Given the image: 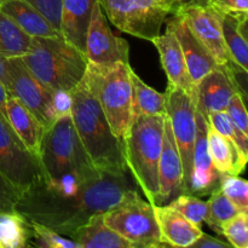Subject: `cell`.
Listing matches in <instances>:
<instances>
[{
  "instance_id": "35",
  "label": "cell",
  "mask_w": 248,
  "mask_h": 248,
  "mask_svg": "<svg viewBox=\"0 0 248 248\" xmlns=\"http://www.w3.org/2000/svg\"><path fill=\"white\" fill-rule=\"evenodd\" d=\"M228 116L230 118L235 127L244 136L248 137V119L245 101L239 93H235L230 101L229 106L225 109Z\"/></svg>"
},
{
  "instance_id": "15",
  "label": "cell",
  "mask_w": 248,
  "mask_h": 248,
  "mask_svg": "<svg viewBox=\"0 0 248 248\" xmlns=\"http://www.w3.org/2000/svg\"><path fill=\"white\" fill-rule=\"evenodd\" d=\"M196 138L194 147L193 174H191L190 194L206 196L219 188L220 174L213 166L207 147V119L196 108Z\"/></svg>"
},
{
  "instance_id": "43",
  "label": "cell",
  "mask_w": 248,
  "mask_h": 248,
  "mask_svg": "<svg viewBox=\"0 0 248 248\" xmlns=\"http://www.w3.org/2000/svg\"><path fill=\"white\" fill-rule=\"evenodd\" d=\"M211 0H181L179 2V7L181 6H186V5H202V4H208Z\"/></svg>"
},
{
  "instance_id": "41",
  "label": "cell",
  "mask_w": 248,
  "mask_h": 248,
  "mask_svg": "<svg viewBox=\"0 0 248 248\" xmlns=\"http://www.w3.org/2000/svg\"><path fill=\"white\" fill-rule=\"evenodd\" d=\"M0 80L2 84L9 87V70H7V58L0 55ZM9 91V90H7Z\"/></svg>"
},
{
  "instance_id": "13",
  "label": "cell",
  "mask_w": 248,
  "mask_h": 248,
  "mask_svg": "<svg viewBox=\"0 0 248 248\" xmlns=\"http://www.w3.org/2000/svg\"><path fill=\"white\" fill-rule=\"evenodd\" d=\"M177 11L186 17L193 33L210 51L218 65L227 64L230 58L223 38V12L216 9L211 2L181 6Z\"/></svg>"
},
{
  "instance_id": "20",
  "label": "cell",
  "mask_w": 248,
  "mask_h": 248,
  "mask_svg": "<svg viewBox=\"0 0 248 248\" xmlns=\"http://www.w3.org/2000/svg\"><path fill=\"white\" fill-rule=\"evenodd\" d=\"M6 120L27 149L39 157L45 127L36 116L16 97L10 96L5 106ZM40 159V157H39Z\"/></svg>"
},
{
  "instance_id": "44",
  "label": "cell",
  "mask_w": 248,
  "mask_h": 248,
  "mask_svg": "<svg viewBox=\"0 0 248 248\" xmlns=\"http://www.w3.org/2000/svg\"><path fill=\"white\" fill-rule=\"evenodd\" d=\"M4 1H5V0H0V7H1V5L4 4Z\"/></svg>"
},
{
  "instance_id": "11",
  "label": "cell",
  "mask_w": 248,
  "mask_h": 248,
  "mask_svg": "<svg viewBox=\"0 0 248 248\" xmlns=\"http://www.w3.org/2000/svg\"><path fill=\"white\" fill-rule=\"evenodd\" d=\"M9 93L21 101L41 125L50 127L56 120L52 110V90L38 79L21 57L7 58Z\"/></svg>"
},
{
  "instance_id": "8",
  "label": "cell",
  "mask_w": 248,
  "mask_h": 248,
  "mask_svg": "<svg viewBox=\"0 0 248 248\" xmlns=\"http://www.w3.org/2000/svg\"><path fill=\"white\" fill-rule=\"evenodd\" d=\"M103 220L111 230L127 240L133 248H160L161 241L154 206L132 190L123 201L103 213Z\"/></svg>"
},
{
  "instance_id": "40",
  "label": "cell",
  "mask_w": 248,
  "mask_h": 248,
  "mask_svg": "<svg viewBox=\"0 0 248 248\" xmlns=\"http://www.w3.org/2000/svg\"><path fill=\"white\" fill-rule=\"evenodd\" d=\"M191 248H229V242H224L219 239L210 236L202 232L201 236L190 246Z\"/></svg>"
},
{
  "instance_id": "24",
  "label": "cell",
  "mask_w": 248,
  "mask_h": 248,
  "mask_svg": "<svg viewBox=\"0 0 248 248\" xmlns=\"http://www.w3.org/2000/svg\"><path fill=\"white\" fill-rule=\"evenodd\" d=\"M207 147L213 166L219 174L239 176L246 167L247 157L232 140L216 132L210 125L207 127Z\"/></svg>"
},
{
  "instance_id": "5",
  "label": "cell",
  "mask_w": 248,
  "mask_h": 248,
  "mask_svg": "<svg viewBox=\"0 0 248 248\" xmlns=\"http://www.w3.org/2000/svg\"><path fill=\"white\" fill-rule=\"evenodd\" d=\"M130 63H87L89 80L114 135L124 140L133 121L132 82Z\"/></svg>"
},
{
  "instance_id": "27",
  "label": "cell",
  "mask_w": 248,
  "mask_h": 248,
  "mask_svg": "<svg viewBox=\"0 0 248 248\" xmlns=\"http://www.w3.org/2000/svg\"><path fill=\"white\" fill-rule=\"evenodd\" d=\"M31 43V36L0 11V55L6 58L22 57L29 51Z\"/></svg>"
},
{
  "instance_id": "33",
  "label": "cell",
  "mask_w": 248,
  "mask_h": 248,
  "mask_svg": "<svg viewBox=\"0 0 248 248\" xmlns=\"http://www.w3.org/2000/svg\"><path fill=\"white\" fill-rule=\"evenodd\" d=\"M220 235L225 237L230 246L235 248L248 247V215L240 212L224 223L220 228Z\"/></svg>"
},
{
  "instance_id": "32",
  "label": "cell",
  "mask_w": 248,
  "mask_h": 248,
  "mask_svg": "<svg viewBox=\"0 0 248 248\" xmlns=\"http://www.w3.org/2000/svg\"><path fill=\"white\" fill-rule=\"evenodd\" d=\"M219 189L242 212L248 211V183L234 174H220Z\"/></svg>"
},
{
  "instance_id": "2",
  "label": "cell",
  "mask_w": 248,
  "mask_h": 248,
  "mask_svg": "<svg viewBox=\"0 0 248 248\" xmlns=\"http://www.w3.org/2000/svg\"><path fill=\"white\" fill-rule=\"evenodd\" d=\"M70 116L92 164L99 170L127 171L123 142L111 131L98 99L85 75L70 91Z\"/></svg>"
},
{
  "instance_id": "9",
  "label": "cell",
  "mask_w": 248,
  "mask_h": 248,
  "mask_svg": "<svg viewBox=\"0 0 248 248\" xmlns=\"http://www.w3.org/2000/svg\"><path fill=\"white\" fill-rule=\"evenodd\" d=\"M164 94L166 115L171 124L174 142L183 166V194H190L196 138L195 94L191 96L171 84H169Z\"/></svg>"
},
{
  "instance_id": "7",
  "label": "cell",
  "mask_w": 248,
  "mask_h": 248,
  "mask_svg": "<svg viewBox=\"0 0 248 248\" xmlns=\"http://www.w3.org/2000/svg\"><path fill=\"white\" fill-rule=\"evenodd\" d=\"M107 19L119 31L152 40L179 7L181 0H98Z\"/></svg>"
},
{
  "instance_id": "36",
  "label": "cell",
  "mask_w": 248,
  "mask_h": 248,
  "mask_svg": "<svg viewBox=\"0 0 248 248\" xmlns=\"http://www.w3.org/2000/svg\"><path fill=\"white\" fill-rule=\"evenodd\" d=\"M38 9L57 31H61L62 24V0H26Z\"/></svg>"
},
{
  "instance_id": "29",
  "label": "cell",
  "mask_w": 248,
  "mask_h": 248,
  "mask_svg": "<svg viewBox=\"0 0 248 248\" xmlns=\"http://www.w3.org/2000/svg\"><path fill=\"white\" fill-rule=\"evenodd\" d=\"M207 203L208 217L206 223L218 234H220V228L227 220L236 216L237 213L242 212L223 194L219 188L210 194V200L207 201Z\"/></svg>"
},
{
  "instance_id": "31",
  "label": "cell",
  "mask_w": 248,
  "mask_h": 248,
  "mask_svg": "<svg viewBox=\"0 0 248 248\" xmlns=\"http://www.w3.org/2000/svg\"><path fill=\"white\" fill-rule=\"evenodd\" d=\"M207 123L216 132L232 140L244 156L248 159V137L242 135L234 126L227 111H216L207 115Z\"/></svg>"
},
{
  "instance_id": "19",
  "label": "cell",
  "mask_w": 248,
  "mask_h": 248,
  "mask_svg": "<svg viewBox=\"0 0 248 248\" xmlns=\"http://www.w3.org/2000/svg\"><path fill=\"white\" fill-rule=\"evenodd\" d=\"M154 206L155 218L159 225L161 241L171 247H190L202 234V228L190 220L169 205Z\"/></svg>"
},
{
  "instance_id": "3",
  "label": "cell",
  "mask_w": 248,
  "mask_h": 248,
  "mask_svg": "<svg viewBox=\"0 0 248 248\" xmlns=\"http://www.w3.org/2000/svg\"><path fill=\"white\" fill-rule=\"evenodd\" d=\"M166 115H138L124 137V156L138 189L152 205L159 196V160Z\"/></svg>"
},
{
  "instance_id": "34",
  "label": "cell",
  "mask_w": 248,
  "mask_h": 248,
  "mask_svg": "<svg viewBox=\"0 0 248 248\" xmlns=\"http://www.w3.org/2000/svg\"><path fill=\"white\" fill-rule=\"evenodd\" d=\"M31 227L36 246L47 248H80L79 245L72 239L67 236L64 237L45 225L31 222Z\"/></svg>"
},
{
  "instance_id": "42",
  "label": "cell",
  "mask_w": 248,
  "mask_h": 248,
  "mask_svg": "<svg viewBox=\"0 0 248 248\" xmlns=\"http://www.w3.org/2000/svg\"><path fill=\"white\" fill-rule=\"evenodd\" d=\"M10 97L9 91H7L6 86L0 80V114L6 119V111H5V106H6V101Z\"/></svg>"
},
{
  "instance_id": "23",
  "label": "cell",
  "mask_w": 248,
  "mask_h": 248,
  "mask_svg": "<svg viewBox=\"0 0 248 248\" xmlns=\"http://www.w3.org/2000/svg\"><path fill=\"white\" fill-rule=\"evenodd\" d=\"M69 239L80 248H133L132 245L111 230L103 220L102 215H94L78 228Z\"/></svg>"
},
{
  "instance_id": "26",
  "label": "cell",
  "mask_w": 248,
  "mask_h": 248,
  "mask_svg": "<svg viewBox=\"0 0 248 248\" xmlns=\"http://www.w3.org/2000/svg\"><path fill=\"white\" fill-rule=\"evenodd\" d=\"M33 239L31 222L21 213H0V248H24Z\"/></svg>"
},
{
  "instance_id": "16",
  "label": "cell",
  "mask_w": 248,
  "mask_h": 248,
  "mask_svg": "<svg viewBox=\"0 0 248 248\" xmlns=\"http://www.w3.org/2000/svg\"><path fill=\"white\" fill-rule=\"evenodd\" d=\"M183 194V166L169 118L165 119L164 142L159 160L157 205H167Z\"/></svg>"
},
{
  "instance_id": "6",
  "label": "cell",
  "mask_w": 248,
  "mask_h": 248,
  "mask_svg": "<svg viewBox=\"0 0 248 248\" xmlns=\"http://www.w3.org/2000/svg\"><path fill=\"white\" fill-rule=\"evenodd\" d=\"M39 157L46 182L87 176L98 170L87 155L70 115L56 119L46 128Z\"/></svg>"
},
{
  "instance_id": "18",
  "label": "cell",
  "mask_w": 248,
  "mask_h": 248,
  "mask_svg": "<svg viewBox=\"0 0 248 248\" xmlns=\"http://www.w3.org/2000/svg\"><path fill=\"white\" fill-rule=\"evenodd\" d=\"M150 41L154 44L159 52L160 61H161L162 68L167 75L169 84L182 89L186 93L194 96L195 86L190 79L181 45H179L173 31L166 28V31L162 35L159 34Z\"/></svg>"
},
{
  "instance_id": "17",
  "label": "cell",
  "mask_w": 248,
  "mask_h": 248,
  "mask_svg": "<svg viewBox=\"0 0 248 248\" xmlns=\"http://www.w3.org/2000/svg\"><path fill=\"white\" fill-rule=\"evenodd\" d=\"M235 93H237L236 87L227 67L218 65L195 86L196 108L205 118L211 113L224 111Z\"/></svg>"
},
{
  "instance_id": "39",
  "label": "cell",
  "mask_w": 248,
  "mask_h": 248,
  "mask_svg": "<svg viewBox=\"0 0 248 248\" xmlns=\"http://www.w3.org/2000/svg\"><path fill=\"white\" fill-rule=\"evenodd\" d=\"M210 2L223 14L232 16L248 15V0H211Z\"/></svg>"
},
{
  "instance_id": "10",
  "label": "cell",
  "mask_w": 248,
  "mask_h": 248,
  "mask_svg": "<svg viewBox=\"0 0 248 248\" xmlns=\"http://www.w3.org/2000/svg\"><path fill=\"white\" fill-rule=\"evenodd\" d=\"M0 172L19 191L45 179L40 159L21 142L9 121L0 114Z\"/></svg>"
},
{
  "instance_id": "37",
  "label": "cell",
  "mask_w": 248,
  "mask_h": 248,
  "mask_svg": "<svg viewBox=\"0 0 248 248\" xmlns=\"http://www.w3.org/2000/svg\"><path fill=\"white\" fill-rule=\"evenodd\" d=\"M19 195V191L0 172V213L16 211Z\"/></svg>"
},
{
  "instance_id": "30",
  "label": "cell",
  "mask_w": 248,
  "mask_h": 248,
  "mask_svg": "<svg viewBox=\"0 0 248 248\" xmlns=\"http://www.w3.org/2000/svg\"><path fill=\"white\" fill-rule=\"evenodd\" d=\"M167 205L198 227L202 228L208 217V203L191 194H181Z\"/></svg>"
},
{
  "instance_id": "4",
  "label": "cell",
  "mask_w": 248,
  "mask_h": 248,
  "mask_svg": "<svg viewBox=\"0 0 248 248\" xmlns=\"http://www.w3.org/2000/svg\"><path fill=\"white\" fill-rule=\"evenodd\" d=\"M21 58L46 86L65 91H72L81 81L89 63L84 51L63 35L31 36L29 51Z\"/></svg>"
},
{
  "instance_id": "25",
  "label": "cell",
  "mask_w": 248,
  "mask_h": 248,
  "mask_svg": "<svg viewBox=\"0 0 248 248\" xmlns=\"http://www.w3.org/2000/svg\"><path fill=\"white\" fill-rule=\"evenodd\" d=\"M132 82L133 119L138 115H166L165 94L148 86L135 72L131 70Z\"/></svg>"
},
{
  "instance_id": "38",
  "label": "cell",
  "mask_w": 248,
  "mask_h": 248,
  "mask_svg": "<svg viewBox=\"0 0 248 248\" xmlns=\"http://www.w3.org/2000/svg\"><path fill=\"white\" fill-rule=\"evenodd\" d=\"M52 110L56 119L70 115V111H72L70 91L52 90Z\"/></svg>"
},
{
  "instance_id": "21",
  "label": "cell",
  "mask_w": 248,
  "mask_h": 248,
  "mask_svg": "<svg viewBox=\"0 0 248 248\" xmlns=\"http://www.w3.org/2000/svg\"><path fill=\"white\" fill-rule=\"evenodd\" d=\"M98 0H62V35L85 52V39L92 10Z\"/></svg>"
},
{
  "instance_id": "22",
  "label": "cell",
  "mask_w": 248,
  "mask_h": 248,
  "mask_svg": "<svg viewBox=\"0 0 248 248\" xmlns=\"http://www.w3.org/2000/svg\"><path fill=\"white\" fill-rule=\"evenodd\" d=\"M0 11L14 19L31 36L47 38L62 35L38 9L26 0H5Z\"/></svg>"
},
{
  "instance_id": "28",
  "label": "cell",
  "mask_w": 248,
  "mask_h": 248,
  "mask_svg": "<svg viewBox=\"0 0 248 248\" xmlns=\"http://www.w3.org/2000/svg\"><path fill=\"white\" fill-rule=\"evenodd\" d=\"M245 17H248V15L232 16V15L223 14L222 29L225 47H227L230 61L248 72L247 39L242 36L239 29V21Z\"/></svg>"
},
{
  "instance_id": "12",
  "label": "cell",
  "mask_w": 248,
  "mask_h": 248,
  "mask_svg": "<svg viewBox=\"0 0 248 248\" xmlns=\"http://www.w3.org/2000/svg\"><path fill=\"white\" fill-rule=\"evenodd\" d=\"M85 55L89 62L97 64L130 63V46L127 40L113 33L98 1L92 10L87 26Z\"/></svg>"
},
{
  "instance_id": "14",
  "label": "cell",
  "mask_w": 248,
  "mask_h": 248,
  "mask_svg": "<svg viewBox=\"0 0 248 248\" xmlns=\"http://www.w3.org/2000/svg\"><path fill=\"white\" fill-rule=\"evenodd\" d=\"M166 21V28L173 31L181 45L190 79L194 86H196L205 75L218 67V63L206 46L193 33L186 17L181 12L176 11Z\"/></svg>"
},
{
  "instance_id": "1",
  "label": "cell",
  "mask_w": 248,
  "mask_h": 248,
  "mask_svg": "<svg viewBox=\"0 0 248 248\" xmlns=\"http://www.w3.org/2000/svg\"><path fill=\"white\" fill-rule=\"evenodd\" d=\"M137 189L128 170L98 169L87 176L38 182L22 191L16 211L29 222L70 237L92 216L107 212Z\"/></svg>"
}]
</instances>
